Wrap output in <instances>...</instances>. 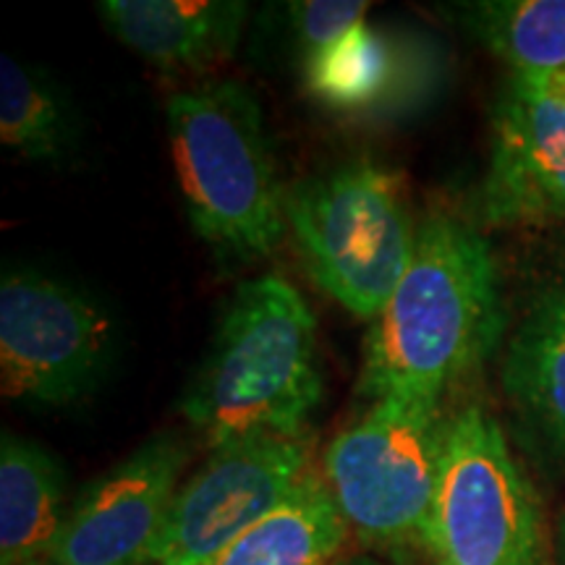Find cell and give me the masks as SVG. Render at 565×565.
<instances>
[{
    "label": "cell",
    "mask_w": 565,
    "mask_h": 565,
    "mask_svg": "<svg viewBox=\"0 0 565 565\" xmlns=\"http://www.w3.org/2000/svg\"><path fill=\"white\" fill-rule=\"evenodd\" d=\"M494 254L475 225L445 212L419 223L404 278L364 338L356 393L440 404L443 393L484 362L503 333Z\"/></svg>",
    "instance_id": "1"
},
{
    "label": "cell",
    "mask_w": 565,
    "mask_h": 565,
    "mask_svg": "<svg viewBox=\"0 0 565 565\" xmlns=\"http://www.w3.org/2000/svg\"><path fill=\"white\" fill-rule=\"evenodd\" d=\"M322 387L312 307L286 278L259 275L225 301L181 414L212 448L259 435L299 437Z\"/></svg>",
    "instance_id": "2"
},
{
    "label": "cell",
    "mask_w": 565,
    "mask_h": 565,
    "mask_svg": "<svg viewBox=\"0 0 565 565\" xmlns=\"http://www.w3.org/2000/svg\"><path fill=\"white\" fill-rule=\"evenodd\" d=\"M168 139L196 236L221 257L254 259L278 249L288 231V192L254 92L225 79L173 95Z\"/></svg>",
    "instance_id": "3"
},
{
    "label": "cell",
    "mask_w": 565,
    "mask_h": 565,
    "mask_svg": "<svg viewBox=\"0 0 565 565\" xmlns=\"http://www.w3.org/2000/svg\"><path fill=\"white\" fill-rule=\"evenodd\" d=\"M286 221L317 286L370 322L398 288L419 233L401 175L372 160L296 183Z\"/></svg>",
    "instance_id": "4"
},
{
    "label": "cell",
    "mask_w": 565,
    "mask_h": 565,
    "mask_svg": "<svg viewBox=\"0 0 565 565\" xmlns=\"http://www.w3.org/2000/svg\"><path fill=\"white\" fill-rule=\"evenodd\" d=\"M445 429L437 401L391 395L330 440L322 477L364 547L391 555L424 550Z\"/></svg>",
    "instance_id": "5"
},
{
    "label": "cell",
    "mask_w": 565,
    "mask_h": 565,
    "mask_svg": "<svg viewBox=\"0 0 565 565\" xmlns=\"http://www.w3.org/2000/svg\"><path fill=\"white\" fill-rule=\"evenodd\" d=\"M424 550L433 565H553L540 494L482 406L448 419Z\"/></svg>",
    "instance_id": "6"
},
{
    "label": "cell",
    "mask_w": 565,
    "mask_h": 565,
    "mask_svg": "<svg viewBox=\"0 0 565 565\" xmlns=\"http://www.w3.org/2000/svg\"><path fill=\"white\" fill-rule=\"evenodd\" d=\"M118 324L87 291L40 270L0 282V387L34 406L79 401L116 362Z\"/></svg>",
    "instance_id": "7"
},
{
    "label": "cell",
    "mask_w": 565,
    "mask_h": 565,
    "mask_svg": "<svg viewBox=\"0 0 565 565\" xmlns=\"http://www.w3.org/2000/svg\"><path fill=\"white\" fill-rule=\"evenodd\" d=\"M312 437L259 435L212 448L175 492L150 565H207L309 475Z\"/></svg>",
    "instance_id": "8"
},
{
    "label": "cell",
    "mask_w": 565,
    "mask_h": 565,
    "mask_svg": "<svg viewBox=\"0 0 565 565\" xmlns=\"http://www.w3.org/2000/svg\"><path fill=\"white\" fill-rule=\"evenodd\" d=\"M189 448L158 435L89 482L68 508L47 565H145L179 492Z\"/></svg>",
    "instance_id": "9"
},
{
    "label": "cell",
    "mask_w": 565,
    "mask_h": 565,
    "mask_svg": "<svg viewBox=\"0 0 565 565\" xmlns=\"http://www.w3.org/2000/svg\"><path fill=\"white\" fill-rule=\"evenodd\" d=\"M482 212L494 225L565 217V71L505 82L492 118Z\"/></svg>",
    "instance_id": "10"
},
{
    "label": "cell",
    "mask_w": 565,
    "mask_h": 565,
    "mask_svg": "<svg viewBox=\"0 0 565 565\" xmlns=\"http://www.w3.org/2000/svg\"><path fill=\"white\" fill-rule=\"evenodd\" d=\"M443 51L433 40L359 24L301 61L309 97L341 116L391 118L419 108L440 87Z\"/></svg>",
    "instance_id": "11"
},
{
    "label": "cell",
    "mask_w": 565,
    "mask_h": 565,
    "mask_svg": "<svg viewBox=\"0 0 565 565\" xmlns=\"http://www.w3.org/2000/svg\"><path fill=\"white\" fill-rule=\"evenodd\" d=\"M108 30L162 68H210L236 51L249 6L238 0H105Z\"/></svg>",
    "instance_id": "12"
},
{
    "label": "cell",
    "mask_w": 565,
    "mask_h": 565,
    "mask_svg": "<svg viewBox=\"0 0 565 565\" xmlns=\"http://www.w3.org/2000/svg\"><path fill=\"white\" fill-rule=\"evenodd\" d=\"M503 387L529 429L565 461V282L521 317L503 359Z\"/></svg>",
    "instance_id": "13"
},
{
    "label": "cell",
    "mask_w": 565,
    "mask_h": 565,
    "mask_svg": "<svg viewBox=\"0 0 565 565\" xmlns=\"http://www.w3.org/2000/svg\"><path fill=\"white\" fill-rule=\"evenodd\" d=\"M58 458L6 429L0 437V565H47L66 521Z\"/></svg>",
    "instance_id": "14"
},
{
    "label": "cell",
    "mask_w": 565,
    "mask_h": 565,
    "mask_svg": "<svg viewBox=\"0 0 565 565\" xmlns=\"http://www.w3.org/2000/svg\"><path fill=\"white\" fill-rule=\"evenodd\" d=\"M351 529L324 477L309 471L270 515L207 565H333Z\"/></svg>",
    "instance_id": "15"
},
{
    "label": "cell",
    "mask_w": 565,
    "mask_h": 565,
    "mask_svg": "<svg viewBox=\"0 0 565 565\" xmlns=\"http://www.w3.org/2000/svg\"><path fill=\"white\" fill-rule=\"evenodd\" d=\"M458 13L513 74L565 71V0H482L458 6Z\"/></svg>",
    "instance_id": "16"
},
{
    "label": "cell",
    "mask_w": 565,
    "mask_h": 565,
    "mask_svg": "<svg viewBox=\"0 0 565 565\" xmlns=\"http://www.w3.org/2000/svg\"><path fill=\"white\" fill-rule=\"evenodd\" d=\"M0 139L30 160L58 162L74 152L76 116L68 97L42 71L0 58Z\"/></svg>",
    "instance_id": "17"
},
{
    "label": "cell",
    "mask_w": 565,
    "mask_h": 565,
    "mask_svg": "<svg viewBox=\"0 0 565 565\" xmlns=\"http://www.w3.org/2000/svg\"><path fill=\"white\" fill-rule=\"evenodd\" d=\"M370 3L364 0H303L288 3V19L296 38L299 58H309L322 47L333 45L366 21Z\"/></svg>",
    "instance_id": "18"
},
{
    "label": "cell",
    "mask_w": 565,
    "mask_h": 565,
    "mask_svg": "<svg viewBox=\"0 0 565 565\" xmlns=\"http://www.w3.org/2000/svg\"><path fill=\"white\" fill-rule=\"evenodd\" d=\"M333 565H385V563L380 561V557L362 553V555H343V557H338Z\"/></svg>",
    "instance_id": "19"
},
{
    "label": "cell",
    "mask_w": 565,
    "mask_h": 565,
    "mask_svg": "<svg viewBox=\"0 0 565 565\" xmlns=\"http://www.w3.org/2000/svg\"><path fill=\"white\" fill-rule=\"evenodd\" d=\"M557 555H561V563L565 565V515L561 519V526H557Z\"/></svg>",
    "instance_id": "20"
}]
</instances>
